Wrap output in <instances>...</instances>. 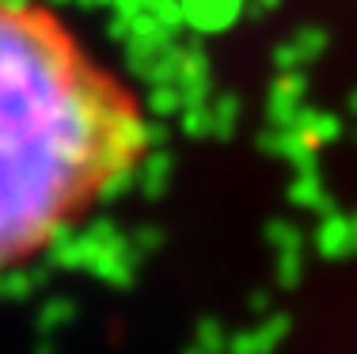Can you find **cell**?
Segmentation results:
<instances>
[{
  "label": "cell",
  "instance_id": "1",
  "mask_svg": "<svg viewBox=\"0 0 357 354\" xmlns=\"http://www.w3.org/2000/svg\"><path fill=\"white\" fill-rule=\"evenodd\" d=\"M149 153L130 84L38 0H0V271L46 251Z\"/></svg>",
  "mask_w": 357,
  "mask_h": 354
}]
</instances>
